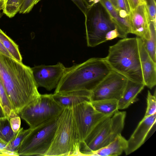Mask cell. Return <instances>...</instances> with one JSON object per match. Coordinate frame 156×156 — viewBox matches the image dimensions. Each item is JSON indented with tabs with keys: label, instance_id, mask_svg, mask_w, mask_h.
Wrapping results in <instances>:
<instances>
[{
	"label": "cell",
	"instance_id": "26",
	"mask_svg": "<svg viewBox=\"0 0 156 156\" xmlns=\"http://www.w3.org/2000/svg\"><path fill=\"white\" fill-rule=\"evenodd\" d=\"M116 2L119 16L122 18L128 17L130 9L127 0H116Z\"/></svg>",
	"mask_w": 156,
	"mask_h": 156
},
{
	"label": "cell",
	"instance_id": "34",
	"mask_svg": "<svg viewBox=\"0 0 156 156\" xmlns=\"http://www.w3.org/2000/svg\"><path fill=\"white\" fill-rule=\"evenodd\" d=\"M0 52L2 54L7 56L9 57L12 58V56L7 50L5 48L0 41Z\"/></svg>",
	"mask_w": 156,
	"mask_h": 156
},
{
	"label": "cell",
	"instance_id": "15",
	"mask_svg": "<svg viewBox=\"0 0 156 156\" xmlns=\"http://www.w3.org/2000/svg\"><path fill=\"white\" fill-rule=\"evenodd\" d=\"M55 101L65 108L73 106L85 101H91V91L86 90H76L52 94Z\"/></svg>",
	"mask_w": 156,
	"mask_h": 156
},
{
	"label": "cell",
	"instance_id": "20",
	"mask_svg": "<svg viewBox=\"0 0 156 156\" xmlns=\"http://www.w3.org/2000/svg\"><path fill=\"white\" fill-rule=\"evenodd\" d=\"M156 23L150 22V38L147 41L142 40L145 48L149 55L155 62H156Z\"/></svg>",
	"mask_w": 156,
	"mask_h": 156
},
{
	"label": "cell",
	"instance_id": "28",
	"mask_svg": "<svg viewBox=\"0 0 156 156\" xmlns=\"http://www.w3.org/2000/svg\"><path fill=\"white\" fill-rule=\"evenodd\" d=\"M146 5L150 22L156 23V0H146Z\"/></svg>",
	"mask_w": 156,
	"mask_h": 156
},
{
	"label": "cell",
	"instance_id": "37",
	"mask_svg": "<svg viewBox=\"0 0 156 156\" xmlns=\"http://www.w3.org/2000/svg\"><path fill=\"white\" fill-rule=\"evenodd\" d=\"M114 5L118 11V8L116 0H108Z\"/></svg>",
	"mask_w": 156,
	"mask_h": 156
},
{
	"label": "cell",
	"instance_id": "7",
	"mask_svg": "<svg viewBox=\"0 0 156 156\" xmlns=\"http://www.w3.org/2000/svg\"><path fill=\"white\" fill-rule=\"evenodd\" d=\"M64 108L54 100L52 94H41L26 106L19 114L31 128L58 117Z\"/></svg>",
	"mask_w": 156,
	"mask_h": 156
},
{
	"label": "cell",
	"instance_id": "39",
	"mask_svg": "<svg viewBox=\"0 0 156 156\" xmlns=\"http://www.w3.org/2000/svg\"><path fill=\"white\" fill-rule=\"evenodd\" d=\"M0 143L4 144L6 145L7 144V143L4 140L0 137Z\"/></svg>",
	"mask_w": 156,
	"mask_h": 156
},
{
	"label": "cell",
	"instance_id": "3",
	"mask_svg": "<svg viewBox=\"0 0 156 156\" xmlns=\"http://www.w3.org/2000/svg\"><path fill=\"white\" fill-rule=\"evenodd\" d=\"M105 58L112 70L128 80L144 83L137 37L122 38L110 46Z\"/></svg>",
	"mask_w": 156,
	"mask_h": 156
},
{
	"label": "cell",
	"instance_id": "5",
	"mask_svg": "<svg viewBox=\"0 0 156 156\" xmlns=\"http://www.w3.org/2000/svg\"><path fill=\"white\" fill-rule=\"evenodd\" d=\"M126 116L125 111H118L99 122L81 144V156H92L94 152L106 146L121 134Z\"/></svg>",
	"mask_w": 156,
	"mask_h": 156
},
{
	"label": "cell",
	"instance_id": "31",
	"mask_svg": "<svg viewBox=\"0 0 156 156\" xmlns=\"http://www.w3.org/2000/svg\"><path fill=\"white\" fill-rule=\"evenodd\" d=\"M117 37H120L117 28H115L108 31L106 34L105 39L106 41L111 40Z\"/></svg>",
	"mask_w": 156,
	"mask_h": 156
},
{
	"label": "cell",
	"instance_id": "14",
	"mask_svg": "<svg viewBox=\"0 0 156 156\" xmlns=\"http://www.w3.org/2000/svg\"><path fill=\"white\" fill-rule=\"evenodd\" d=\"M137 37L143 82L145 86L151 89L156 84V62L150 56L142 40Z\"/></svg>",
	"mask_w": 156,
	"mask_h": 156
},
{
	"label": "cell",
	"instance_id": "21",
	"mask_svg": "<svg viewBox=\"0 0 156 156\" xmlns=\"http://www.w3.org/2000/svg\"><path fill=\"white\" fill-rule=\"evenodd\" d=\"M32 128L24 129L23 128H20L19 130L6 145L7 150L16 154L19 156L17 152L18 149L23 138L30 132Z\"/></svg>",
	"mask_w": 156,
	"mask_h": 156
},
{
	"label": "cell",
	"instance_id": "22",
	"mask_svg": "<svg viewBox=\"0 0 156 156\" xmlns=\"http://www.w3.org/2000/svg\"><path fill=\"white\" fill-rule=\"evenodd\" d=\"M16 133L12 131L7 116L0 117V137L2 139L8 143Z\"/></svg>",
	"mask_w": 156,
	"mask_h": 156
},
{
	"label": "cell",
	"instance_id": "35",
	"mask_svg": "<svg viewBox=\"0 0 156 156\" xmlns=\"http://www.w3.org/2000/svg\"><path fill=\"white\" fill-rule=\"evenodd\" d=\"M87 5L88 9L94 5V0H83Z\"/></svg>",
	"mask_w": 156,
	"mask_h": 156
},
{
	"label": "cell",
	"instance_id": "11",
	"mask_svg": "<svg viewBox=\"0 0 156 156\" xmlns=\"http://www.w3.org/2000/svg\"><path fill=\"white\" fill-rule=\"evenodd\" d=\"M66 67L60 62L53 65H41L31 68L34 80L38 87L50 91L58 85Z\"/></svg>",
	"mask_w": 156,
	"mask_h": 156
},
{
	"label": "cell",
	"instance_id": "9",
	"mask_svg": "<svg viewBox=\"0 0 156 156\" xmlns=\"http://www.w3.org/2000/svg\"><path fill=\"white\" fill-rule=\"evenodd\" d=\"M73 118L80 136L81 143L96 126L104 119L113 115L98 112L91 101H85L72 107Z\"/></svg>",
	"mask_w": 156,
	"mask_h": 156
},
{
	"label": "cell",
	"instance_id": "29",
	"mask_svg": "<svg viewBox=\"0 0 156 156\" xmlns=\"http://www.w3.org/2000/svg\"><path fill=\"white\" fill-rule=\"evenodd\" d=\"M36 0H24L19 13L22 14L29 13L36 5Z\"/></svg>",
	"mask_w": 156,
	"mask_h": 156
},
{
	"label": "cell",
	"instance_id": "17",
	"mask_svg": "<svg viewBox=\"0 0 156 156\" xmlns=\"http://www.w3.org/2000/svg\"><path fill=\"white\" fill-rule=\"evenodd\" d=\"M127 146V140L120 134L109 144L94 152L92 156H119L125 151Z\"/></svg>",
	"mask_w": 156,
	"mask_h": 156
},
{
	"label": "cell",
	"instance_id": "42",
	"mask_svg": "<svg viewBox=\"0 0 156 156\" xmlns=\"http://www.w3.org/2000/svg\"><path fill=\"white\" fill-rule=\"evenodd\" d=\"M1 17V14L0 13V18Z\"/></svg>",
	"mask_w": 156,
	"mask_h": 156
},
{
	"label": "cell",
	"instance_id": "4",
	"mask_svg": "<svg viewBox=\"0 0 156 156\" xmlns=\"http://www.w3.org/2000/svg\"><path fill=\"white\" fill-rule=\"evenodd\" d=\"M81 141L72 108H64L51 145L45 156H81Z\"/></svg>",
	"mask_w": 156,
	"mask_h": 156
},
{
	"label": "cell",
	"instance_id": "1",
	"mask_svg": "<svg viewBox=\"0 0 156 156\" xmlns=\"http://www.w3.org/2000/svg\"><path fill=\"white\" fill-rule=\"evenodd\" d=\"M0 78L12 109L19 115L41 94L31 68L0 52Z\"/></svg>",
	"mask_w": 156,
	"mask_h": 156
},
{
	"label": "cell",
	"instance_id": "27",
	"mask_svg": "<svg viewBox=\"0 0 156 156\" xmlns=\"http://www.w3.org/2000/svg\"><path fill=\"white\" fill-rule=\"evenodd\" d=\"M7 117L12 131L15 133H16L20 128L21 119L20 116L12 109Z\"/></svg>",
	"mask_w": 156,
	"mask_h": 156
},
{
	"label": "cell",
	"instance_id": "30",
	"mask_svg": "<svg viewBox=\"0 0 156 156\" xmlns=\"http://www.w3.org/2000/svg\"><path fill=\"white\" fill-rule=\"evenodd\" d=\"M76 5L85 16L88 8L83 0H71Z\"/></svg>",
	"mask_w": 156,
	"mask_h": 156
},
{
	"label": "cell",
	"instance_id": "18",
	"mask_svg": "<svg viewBox=\"0 0 156 156\" xmlns=\"http://www.w3.org/2000/svg\"><path fill=\"white\" fill-rule=\"evenodd\" d=\"M118 100L105 99L92 101V105L96 111L106 115H113L119 111Z\"/></svg>",
	"mask_w": 156,
	"mask_h": 156
},
{
	"label": "cell",
	"instance_id": "12",
	"mask_svg": "<svg viewBox=\"0 0 156 156\" xmlns=\"http://www.w3.org/2000/svg\"><path fill=\"white\" fill-rule=\"evenodd\" d=\"M130 33L143 40L150 38V20L146 3L138 5L130 10L129 16Z\"/></svg>",
	"mask_w": 156,
	"mask_h": 156
},
{
	"label": "cell",
	"instance_id": "8",
	"mask_svg": "<svg viewBox=\"0 0 156 156\" xmlns=\"http://www.w3.org/2000/svg\"><path fill=\"white\" fill-rule=\"evenodd\" d=\"M85 16L87 46L94 47L106 42L107 33L116 27L103 7L95 5L88 9Z\"/></svg>",
	"mask_w": 156,
	"mask_h": 156
},
{
	"label": "cell",
	"instance_id": "2",
	"mask_svg": "<svg viewBox=\"0 0 156 156\" xmlns=\"http://www.w3.org/2000/svg\"><path fill=\"white\" fill-rule=\"evenodd\" d=\"M112 70L105 58H92L66 68L54 93L76 90L91 91Z\"/></svg>",
	"mask_w": 156,
	"mask_h": 156
},
{
	"label": "cell",
	"instance_id": "23",
	"mask_svg": "<svg viewBox=\"0 0 156 156\" xmlns=\"http://www.w3.org/2000/svg\"><path fill=\"white\" fill-rule=\"evenodd\" d=\"M24 0H6L2 9L3 13L9 18L13 17L19 12Z\"/></svg>",
	"mask_w": 156,
	"mask_h": 156
},
{
	"label": "cell",
	"instance_id": "41",
	"mask_svg": "<svg viewBox=\"0 0 156 156\" xmlns=\"http://www.w3.org/2000/svg\"><path fill=\"white\" fill-rule=\"evenodd\" d=\"M41 0H36V4L37 3L39 2H40Z\"/></svg>",
	"mask_w": 156,
	"mask_h": 156
},
{
	"label": "cell",
	"instance_id": "38",
	"mask_svg": "<svg viewBox=\"0 0 156 156\" xmlns=\"http://www.w3.org/2000/svg\"><path fill=\"white\" fill-rule=\"evenodd\" d=\"M6 0H0V10H2L5 2Z\"/></svg>",
	"mask_w": 156,
	"mask_h": 156
},
{
	"label": "cell",
	"instance_id": "16",
	"mask_svg": "<svg viewBox=\"0 0 156 156\" xmlns=\"http://www.w3.org/2000/svg\"><path fill=\"white\" fill-rule=\"evenodd\" d=\"M145 86L144 83L128 80L122 95L118 100V109H126L132 104L138 101L137 95Z\"/></svg>",
	"mask_w": 156,
	"mask_h": 156
},
{
	"label": "cell",
	"instance_id": "25",
	"mask_svg": "<svg viewBox=\"0 0 156 156\" xmlns=\"http://www.w3.org/2000/svg\"><path fill=\"white\" fill-rule=\"evenodd\" d=\"M147 108L144 117L152 115L156 113V91L152 95L149 90H148L147 98Z\"/></svg>",
	"mask_w": 156,
	"mask_h": 156
},
{
	"label": "cell",
	"instance_id": "24",
	"mask_svg": "<svg viewBox=\"0 0 156 156\" xmlns=\"http://www.w3.org/2000/svg\"><path fill=\"white\" fill-rule=\"evenodd\" d=\"M0 98L3 110L7 116L12 109L7 94L0 78Z\"/></svg>",
	"mask_w": 156,
	"mask_h": 156
},
{
	"label": "cell",
	"instance_id": "19",
	"mask_svg": "<svg viewBox=\"0 0 156 156\" xmlns=\"http://www.w3.org/2000/svg\"><path fill=\"white\" fill-rule=\"evenodd\" d=\"M0 41L13 58L22 62V58L18 45L0 29Z\"/></svg>",
	"mask_w": 156,
	"mask_h": 156
},
{
	"label": "cell",
	"instance_id": "10",
	"mask_svg": "<svg viewBox=\"0 0 156 156\" xmlns=\"http://www.w3.org/2000/svg\"><path fill=\"white\" fill-rule=\"evenodd\" d=\"M128 80L126 77L112 70L91 91V101L105 99L119 100Z\"/></svg>",
	"mask_w": 156,
	"mask_h": 156
},
{
	"label": "cell",
	"instance_id": "33",
	"mask_svg": "<svg viewBox=\"0 0 156 156\" xmlns=\"http://www.w3.org/2000/svg\"><path fill=\"white\" fill-rule=\"evenodd\" d=\"M16 156V154L9 151L0 148V156Z\"/></svg>",
	"mask_w": 156,
	"mask_h": 156
},
{
	"label": "cell",
	"instance_id": "32",
	"mask_svg": "<svg viewBox=\"0 0 156 156\" xmlns=\"http://www.w3.org/2000/svg\"><path fill=\"white\" fill-rule=\"evenodd\" d=\"M130 10L134 9L138 5L146 3V0H127Z\"/></svg>",
	"mask_w": 156,
	"mask_h": 156
},
{
	"label": "cell",
	"instance_id": "36",
	"mask_svg": "<svg viewBox=\"0 0 156 156\" xmlns=\"http://www.w3.org/2000/svg\"><path fill=\"white\" fill-rule=\"evenodd\" d=\"M7 116L4 110L0 105V117Z\"/></svg>",
	"mask_w": 156,
	"mask_h": 156
},
{
	"label": "cell",
	"instance_id": "13",
	"mask_svg": "<svg viewBox=\"0 0 156 156\" xmlns=\"http://www.w3.org/2000/svg\"><path fill=\"white\" fill-rule=\"evenodd\" d=\"M156 113L144 117L127 140V147L125 151L128 155L140 148L144 143L149 133L155 125Z\"/></svg>",
	"mask_w": 156,
	"mask_h": 156
},
{
	"label": "cell",
	"instance_id": "6",
	"mask_svg": "<svg viewBox=\"0 0 156 156\" xmlns=\"http://www.w3.org/2000/svg\"><path fill=\"white\" fill-rule=\"evenodd\" d=\"M60 116L32 128L21 142L17 150L19 155L45 156L54 138Z\"/></svg>",
	"mask_w": 156,
	"mask_h": 156
},
{
	"label": "cell",
	"instance_id": "40",
	"mask_svg": "<svg viewBox=\"0 0 156 156\" xmlns=\"http://www.w3.org/2000/svg\"><path fill=\"white\" fill-rule=\"evenodd\" d=\"M0 105L1 106V107H2V108L3 109V107L2 105V101H1L0 98Z\"/></svg>",
	"mask_w": 156,
	"mask_h": 156
}]
</instances>
